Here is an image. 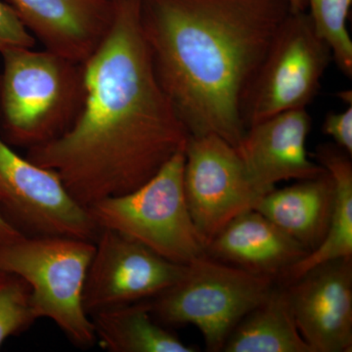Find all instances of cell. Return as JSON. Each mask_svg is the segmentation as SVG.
I'll return each instance as SVG.
<instances>
[{"instance_id": "10", "label": "cell", "mask_w": 352, "mask_h": 352, "mask_svg": "<svg viewBox=\"0 0 352 352\" xmlns=\"http://www.w3.org/2000/svg\"><path fill=\"white\" fill-rule=\"evenodd\" d=\"M186 271L187 265L173 263L124 234L101 228L85 279L83 305L91 315L155 298Z\"/></svg>"}, {"instance_id": "17", "label": "cell", "mask_w": 352, "mask_h": 352, "mask_svg": "<svg viewBox=\"0 0 352 352\" xmlns=\"http://www.w3.org/2000/svg\"><path fill=\"white\" fill-rule=\"evenodd\" d=\"M147 300L99 310L90 315L102 349L111 352H195L152 317Z\"/></svg>"}, {"instance_id": "19", "label": "cell", "mask_w": 352, "mask_h": 352, "mask_svg": "<svg viewBox=\"0 0 352 352\" xmlns=\"http://www.w3.org/2000/svg\"><path fill=\"white\" fill-rule=\"evenodd\" d=\"M308 15L317 34L330 46L333 60L347 78L352 76V39L347 19L352 0H307Z\"/></svg>"}, {"instance_id": "18", "label": "cell", "mask_w": 352, "mask_h": 352, "mask_svg": "<svg viewBox=\"0 0 352 352\" xmlns=\"http://www.w3.org/2000/svg\"><path fill=\"white\" fill-rule=\"evenodd\" d=\"M314 159L330 173L336 189L332 222L322 244L292 266L281 279L289 284L318 264L352 256L351 156L335 144H321Z\"/></svg>"}, {"instance_id": "22", "label": "cell", "mask_w": 352, "mask_h": 352, "mask_svg": "<svg viewBox=\"0 0 352 352\" xmlns=\"http://www.w3.org/2000/svg\"><path fill=\"white\" fill-rule=\"evenodd\" d=\"M322 129L326 135L333 139V144L351 156L352 104L342 112L328 113Z\"/></svg>"}, {"instance_id": "12", "label": "cell", "mask_w": 352, "mask_h": 352, "mask_svg": "<svg viewBox=\"0 0 352 352\" xmlns=\"http://www.w3.org/2000/svg\"><path fill=\"white\" fill-rule=\"evenodd\" d=\"M311 124L307 109H298L248 127L236 150L261 198L275 189L277 183L308 179L325 173L307 153Z\"/></svg>"}, {"instance_id": "13", "label": "cell", "mask_w": 352, "mask_h": 352, "mask_svg": "<svg viewBox=\"0 0 352 352\" xmlns=\"http://www.w3.org/2000/svg\"><path fill=\"white\" fill-rule=\"evenodd\" d=\"M45 50L82 64L110 29L113 0H8Z\"/></svg>"}, {"instance_id": "23", "label": "cell", "mask_w": 352, "mask_h": 352, "mask_svg": "<svg viewBox=\"0 0 352 352\" xmlns=\"http://www.w3.org/2000/svg\"><path fill=\"white\" fill-rule=\"evenodd\" d=\"M23 234L6 219L0 210V244L17 239Z\"/></svg>"}, {"instance_id": "24", "label": "cell", "mask_w": 352, "mask_h": 352, "mask_svg": "<svg viewBox=\"0 0 352 352\" xmlns=\"http://www.w3.org/2000/svg\"><path fill=\"white\" fill-rule=\"evenodd\" d=\"M291 6L292 11L295 12H302L307 11V0H287Z\"/></svg>"}, {"instance_id": "6", "label": "cell", "mask_w": 352, "mask_h": 352, "mask_svg": "<svg viewBox=\"0 0 352 352\" xmlns=\"http://www.w3.org/2000/svg\"><path fill=\"white\" fill-rule=\"evenodd\" d=\"M275 280L204 254L187 264L179 282L155 298L153 314L170 325L195 326L208 351H222L234 329L270 293Z\"/></svg>"}, {"instance_id": "16", "label": "cell", "mask_w": 352, "mask_h": 352, "mask_svg": "<svg viewBox=\"0 0 352 352\" xmlns=\"http://www.w3.org/2000/svg\"><path fill=\"white\" fill-rule=\"evenodd\" d=\"M222 351L312 352L296 326L286 285H274L236 326Z\"/></svg>"}, {"instance_id": "11", "label": "cell", "mask_w": 352, "mask_h": 352, "mask_svg": "<svg viewBox=\"0 0 352 352\" xmlns=\"http://www.w3.org/2000/svg\"><path fill=\"white\" fill-rule=\"evenodd\" d=\"M285 285L296 326L312 352H351L352 256L318 264Z\"/></svg>"}, {"instance_id": "7", "label": "cell", "mask_w": 352, "mask_h": 352, "mask_svg": "<svg viewBox=\"0 0 352 352\" xmlns=\"http://www.w3.org/2000/svg\"><path fill=\"white\" fill-rule=\"evenodd\" d=\"M332 60L330 46L317 34L307 11H291L245 91V127L280 113L307 109Z\"/></svg>"}, {"instance_id": "21", "label": "cell", "mask_w": 352, "mask_h": 352, "mask_svg": "<svg viewBox=\"0 0 352 352\" xmlns=\"http://www.w3.org/2000/svg\"><path fill=\"white\" fill-rule=\"evenodd\" d=\"M34 45L36 38L13 7L0 1V51L8 48H34Z\"/></svg>"}, {"instance_id": "9", "label": "cell", "mask_w": 352, "mask_h": 352, "mask_svg": "<svg viewBox=\"0 0 352 352\" xmlns=\"http://www.w3.org/2000/svg\"><path fill=\"white\" fill-rule=\"evenodd\" d=\"M183 187L194 226L205 248L261 197L236 150L214 134L189 136L184 150Z\"/></svg>"}, {"instance_id": "2", "label": "cell", "mask_w": 352, "mask_h": 352, "mask_svg": "<svg viewBox=\"0 0 352 352\" xmlns=\"http://www.w3.org/2000/svg\"><path fill=\"white\" fill-rule=\"evenodd\" d=\"M291 11L287 0H141L155 74L190 136L238 145L245 91Z\"/></svg>"}, {"instance_id": "8", "label": "cell", "mask_w": 352, "mask_h": 352, "mask_svg": "<svg viewBox=\"0 0 352 352\" xmlns=\"http://www.w3.org/2000/svg\"><path fill=\"white\" fill-rule=\"evenodd\" d=\"M2 210L25 236H65L95 242L100 231L88 208L73 198L56 173L19 156L0 138Z\"/></svg>"}, {"instance_id": "15", "label": "cell", "mask_w": 352, "mask_h": 352, "mask_svg": "<svg viewBox=\"0 0 352 352\" xmlns=\"http://www.w3.org/2000/svg\"><path fill=\"white\" fill-rule=\"evenodd\" d=\"M335 184L326 170L316 177L298 180L291 186L273 189L259 199L254 210L309 254L327 235L335 210Z\"/></svg>"}, {"instance_id": "3", "label": "cell", "mask_w": 352, "mask_h": 352, "mask_svg": "<svg viewBox=\"0 0 352 352\" xmlns=\"http://www.w3.org/2000/svg\"><path fill=\"white\" fill-rule=\"evenodd\" d=\"M0 124L11 144H45L69 131L85 102L82 64L50 50L0 51Z\"/></svg>"}, {"instance_id": "14", "label": "cell", "mask_w": 352, "mask_h": 352, "mask_svg": "<svg viewBox=\"0 0 352 352\" xmlns=\"http://www.w3.org/2000/svg\"><path fill=\"white\" fill-rule=\"evenodd\" d=\"M206 254L241 270L277 279L308 252L252 208L224 226L208 243Z\"/></svg>"}, {"instance_id": "5", "label": "cell", "mask_w": 352, "mask_h": 352, "mask_svg": "<svg viewBox=\"0 0 352 352\" xmlns=\"http://www.w3.org/2000/svg\"><path fill=\"white\" fill-rule=\"evenodd\" d=\"M184 151L177 153L138 189L88 207L99 228L111 229L173 261L184 264L206 254L185 198Z\"/></svg>"}, {"instance_id": "1", "label": "cell", "mask_w": 352, "mask_h": 352, "mask_svg": "<svg viewBox=\"0 0 352 352\" xmlns=\"http://www.w3.org/2000/svg\"><path fill=\"white\" fill-rule=\"evenodd\" d=\"M141 0H113L110 29L85 63V102L63 135L28 150L76 201L129 193L184 151L189 133L160 85L140 20Z\"/></svg>"}, {"instance_id": "20", "label": "cell", "mask_w": 352, "mask_h": 352, "mask_svg": "<svg viewBox=\"0 0 352 352\" xmlns=\"http://www.w3.org/2000/svg\"><path fill=\"white\" fill-rule=\"evenodd\" d=\"M34 321L30 287L17 275L0 270V347Z\"/></svg>"}, {"instance_id": "4", "label": "cell", "mask_w": 352, "mask_h": 352, "mask_svg": "<svg viewBox=\"0 0 352 352\" xmlns=\"http://www.w3.org/2000/svg\"><path fill=\"white\" fill-rule=\"evenodd\" d=\"M95 242L65 236H25L0 244V270L17 275L31 289L36 320L47 318L80 346L96 340L83 305V289Z\"/></svg>"}]
</instances>
